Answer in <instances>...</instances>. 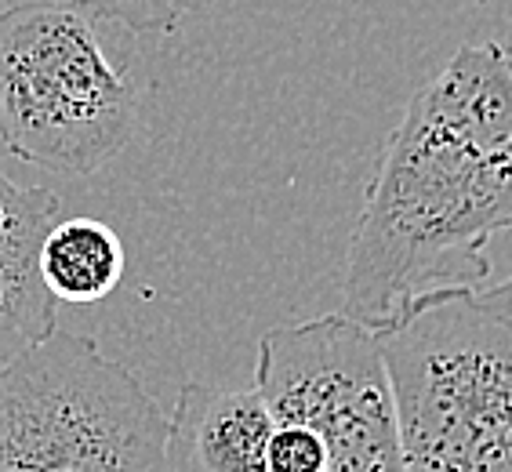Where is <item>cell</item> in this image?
Segmentation results:
<instances>
[{
    "label": "cell",
    "mask_w": 512,
    "mask_h": 472,
    "mask_svg": "<svg viewBox=\"0 0 512 472\" xmlns=\"http://www.w3.org/2000/svg\"><path fill=\"white\" fill-rule=\"evenodd\" d=\"M102 22H120L131 33H175L178 22L204 11L211 0H84Z\"/></svg>",
    "instance_id": "obj_9"
},
{
    "label": "cell",
    "mask_w": 512,
    "mask_h": 472,
    "mask_svg": "<svg viewBox=\"0 0 512 472\" xmlns=\"http://www.w3.org/2000/svg\"><path fill=\"white\" fill-rule=\"evenodd\" d=\"M407 472H512V313L436 287L375 327Z\"/></svg>",
    "instance_id": "obj_2"
},
{
    "label": "cell",
    "mask_w": 512,
    "mask_h": 472,
    "mask_svg": "<svg viewBox=\"0 0 512 472\" xmlns=\"http://www.w3.org/2000/svg\"><path fill=\"white\" fill-rule=\"evenodd\" d=\"M255 389L273 422H302L327 443L331 472H407L382 349L353 316L266 331Z\"/></svg>",
    "instance_id": "obj_5"
},
{
    "label": "cell",
    "mask_w": 512,
    "mask_h": 472,
    "mask_svg": "<svg viewBox=\"0 0 512 472\" xmlns=\"http://www.w3.org/2000/svg\"><path fill=\"white\" fill-rule=\"evenodd\" d=\"M84 0L0 11V146L33 168L91 175L128 142L138 91Z\"/></svg>",
    "instance_id": "obj_3"
},
{
    "label": "cell",
    "mask_w": 512,
    "mask_h": 472,
    "mask_svg": "<svg viewBox=\"0 0 512 472\" xmlns=\"http://www.w3.org/2000/svg\"><path fill=\"white\" fill-rule=\"evenodd\" d=\"M512 229V69L465 44L378 149L345 247V316L389 324L436 287H476L487 244Z\"/></svg>",
    "instance_id": "obj_1"
},
{
    "label": "cell",
    "mask_w": 512,
    "mask_h": 472,
    "mask_svg": "<svg viewBox=\"0 0 512 472\" xmlns=\"http://www.w3.org/2000/svg\"><path fill=\"white\" fill-rule=\"evenodd\" d=\"M273 411L255 385L186 382L168 414V472H266Z\"/></svg>",
    "instance_id": "obj_7"
},
{
    "label": "cell",
    "mask_w": 512,
    "mask_h": 472,
    "mask_svg": "<svg viewBox=\"0 0 512 472\" xmlns=\"http://www.w3.org/2000/svg\"><path fill=\"white\" fill-rule=\"evenodd\" d=\"M487 291H491V295H494V302H502V305H505V309H509V313H512V273H509V276H505L502 284H494V287H487Z\"/></svg>",
    "instance_id": "obj_10"
},
{
    "label": "cell",
    "mask_w": 512,
    "mask_h": 472,
    "mask_svg": "<svg viewBox=\"0 0 512 472\" xmlns=\"http://www.w3.org/2000/svg\"><path fill=\"white\" fill-rule=\"evenodd\" d=\"M498 55L505 59V66L512 69V44H498Z\"/></svg>",
    "instance_id": "obj_11"
},
{
    "label": "cell",
    "mask_w": 512,
    "mask_h": 472,
    "mask_svg": "<svg viewBox=\"0 0 512 472\" xmlns=\"http://www.w3.org/2000/svg\"><path fill=\"white\" fill-rule=\"evenodd\" d=\"M0 472H168V414L131 367L55 327L0 367Z\"/></svg>",
    "instance_id": "obj_4"
},
{
    "label": "cell",
    "mask_w": 512,
    "mask_h": 472,
    "mask_svg": "<svg viewBox=\"0 0 512 472\" xmlns=\"http://www.w3.org/2000/svg\"><path fill=\"white\" fill-rule=\"evenodd\" d=\"M62 218L48 186H19L0 171V367L55 331V295L40 273V251Z\"/></svg>",
    "instance_id": "obj_6"
},
{
    "label": "cell",
    "mask_w": 512,
    "mask_h": 472,
    "mask_svg": "<svg viewBox=\"0 0 512 472\" xmlns=\"http://www.w3.org/2000/svg\"><path fill=\"white\" fill-rule=\"evenodd\" d=\"M124 266L120 236L99 218H59L40 251V273L55 302H102L117 291Z\"/></svg>",
    "instance_id": "obj_8"
}]
</instances>
